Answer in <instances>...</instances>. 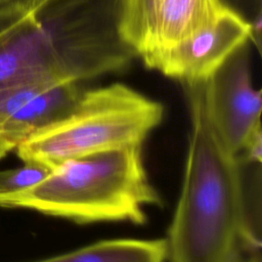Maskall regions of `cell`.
<instances>
[{
	"label": "cell",
	"instance_id": "obj_1",
	"mask_svg": "<svg viewBox=\"0 0 262 262\" xmlns=\"http://www.w3.org/2000/svg\"><path fill=\"white\" fill-rule=\"evenodd\" d=\"M190 132L181 192L168 229L170 262H243L259 252L260 219L255 217L245 164L216 136L200 101L185 91Z\"/></svg>",
	"mask_w": 262,
	"mask_h": 262
},
{
	"label": "cell",
	"instance_id": "obj_2",
	"mask_svg": "<svg viewBox=\"0 0 262 262\" xmlns=\"http://www.w3.org/2000/svg\"><path fill=\"white\" fill-rule=\"evenodd\" d=\"M162 199L148 179L142 145L67 160L34 186L0 195V207L26 208L76 223L143 224Z\"/></svg>",
	"mask_w": 262,
	"mask_h": 262
},
{
	"label": "cell",
	"instance_id": "obj_3",
	"mask_svg": "<svg viewBox=\"0 0 262 262\" xmlns=\"http://www.w3.org/2000/svg\"><path fill=\"white\" fill-rule=\"evenodd\" d=\"M164 106L123 83L83 90L72 111L16 148L24 163L52 169L75 158L142 145L162 123Z\"/></svg>",
	"mask_w": 262,
	"mask_h": 262
},
{
	"label": "cell",
	"instance_id": "obj_4",
	"mask_svg": "<svg viewBox=\"0 0 262 262\" xmlns=\"http://www.w3.org/2000/svg\"><path fill=\"white\" fill-rule=\"evenodd\" d=\"M34 11L64 80L120 73L137 56L121 34V0H41Z\"/></svg>",
	"mask_w": 262,
	"mask_h": 262
},
{
	"label": "cell",
	"instance_id": "obj_5",
	"mask_svg": "<svg viewBox=\"0 0 262 262\" xmlns=\"http://www.w3.org/2000/svg\"><path fill=\"white\" fill-rule=\"evenodd\" d=\"M183 86L202 104L222 146L239 157L261 131V90L252 83L247 45L210 77Z\"/></svg>",
	"mask_w": 262,
	"mask_h": 262
},
{
	"label": "cell",
	"instance_id": "obj_6",
	"mask_svg": "<svg viewBox=\"0 0 262 262\" xmlns=\"http://www.w3.org/2000/svg\"><path fill=\"white\" fill-rule=\"evenodd\" d=\"M252 26L226 7L219 17L176 45L142 56L145 66L166 77L185 83L204 80L214 74L251 40Z\"/></svg>",
	"mask_w": 262,
	"mask_h": 262
},
{
	"label": "cell",
	"instance_id": "obj_7",
	"mask_svg": "<svg viewBox=\"0 0 262 262\" xmlns=\"http://www.w3.org/2000/svg\"><path fill=\"white\" fill-rule=\"evenodd\" d=\"M46 81L69 80L57 71L34 8H0V86Z\"/></svg>",
	"mask_w": 262,
	"mask_h": 262
},
{
	"label": "cell",
	"instance_id": "obj_8",
	"mask_svg": "<svg viewBox=\"0 0 262 262\" xmlns=\"http://www.w3.org/2000/svg\"><path fill=\"white\" fill-rule=\"evenodd\" d=\"M82 92L78 82L73 81L42 85L0 128V159L34 134L66 117Z\"/></svg>",
	"mask_w": 262,
	"mask_h": 262
},
{
	"label": "cell",
	"instance_id": "obj_9",
	"mask_svg": "<svg viewBox=\"0 0 262 262\" xmlns=\"http://www.w3.org/2000/svg\"><path fill=\"white\" fill-rule=\"evenodd\" d=\"M227 6L221 0H162L148 49H166L214 23Z\"/></svg>",
	"mask_w": 262,
	"mask_h": 262
},
{
	"label": "cell",
	"instance_id": "obj_10",
	"mask_svg": "<svg viewBox=\"0 0 262 262\" xmlns=\"http://www.w3.org/2000/svg\"><path fill=\"white\" fill-rule=\"evenodd\" d=\"M166 238H113L34 262H165Z\"/></svg>",
	"mask_w": 262,
	"mask_h": 262
},
{
	"label": "cell",
	"instance_id": "obj_11",
	"mask_svg": "<svg viewBox=\"0 0 262 262\" xmlns=\"http://www.w3.org/2000/svg\"><path fill=\"white\" fill-rule=\"evenodd\" d=\"M161 1L121 0V34L137 56L149 47Z\"/></svg>",
	"mask_w": 262,
	"mask_h": 262
},
{
	"label": "cell",
	"instance_id": "obj_12",
	"mask_svg": "<svg viewBox=\"0 0 262 262\" xmlns=\"http://www.w3.org/2000/svg\"><path fill=\"white\" fill-rule=\"evenodd\" d=\"M49 171L42 165L29 162L18 168L0 171V195L30 188L40 182Z\"/></svg>",
	"mask_w": 262,
	"mask_h": 262
},
{
	"label": "cell",
	"instance_id": "obj_13",
	"mask_svg": "<svg viewBox=\"0 0 262 262\" xmlns=\"http://www.w3.org/2000/svg\"><path fill=\"white\" fill-rule=\"evenodd\" d=\"M224 5L237 12L250 24L262 18V0H221Z\"/></svg>",
	"mask_w": 262,
	"mask_h": 262
},
{
	"label": "cell",
	"instance_id": "obj_14",
	"mask_svg": "<svg viewBox=\"0 0 262 262\" xmlns=\"http://www.w3.org/2000/svg\"><path fill=\"white\" fill-rule=\"evenodd\" d=\"M41 0H0V8L18 7L24 9H32L40 3Z\"/></svg>",
	"mask_w": 262,
	"mask_h": 262
},
{
	"label": "cell",
	"instance_id": "obj_15",
	"mask_svg": "<svg viewBox=\"0 0 262 262\" xmlns=\"http://www.w3.org/2000/svg\"><path fill=\"white\" fill-rule=\"evenodd\" d=\"M243 262H262L259 252L252 253L248 258H245Z\"/></svg>",
	"mask_w": 262,
	"mask_h": 262
}]
</instances>
